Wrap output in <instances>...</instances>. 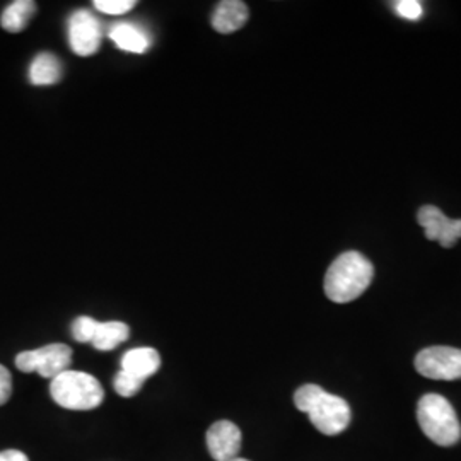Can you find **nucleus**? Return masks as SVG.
Returning <instances> with one entry per match:
<instances>
[{"instance_id": "1", "label": "nucleus", "mask_w": 461, "mask_h": 461, "mask_svg": "<svg viewBox=\"0 0 461 461\" xmlns=\"http://www.w3.org/2000/svg\"><path fill=\"white\" fill-rule=\"evenodd\" d=\"M297 411L308 413L312 424L325 436H337L344 432L352 412L342 396L330 395L318 384H304L294 393Z\"/></svg>"}, {"instance_id": "2", "label": "nucleus", "mask_w": 461, "mask_h": 461, "mask_svg": "<svg viewBox=\"0 0 461 461\" xmlns=\"http://www.w3.org/2000/svg\"><path fill=\"white\" fill-rule=\"evenodd\" d=\"M375 277V267L357 251L342 253L325 276V294L330 301L346 304L363 294Z\"/></svg>"}, {"instance_id": "3", "label": "nucleus", "mask_w": 461, "mask_h": 461, "mask_svg": "<svg viewBox=\"0 0 461 461\" xmlns=\"http://www.w3.org/2000/svg\"><path fill=\"white\" fill-rule=\"evenodd\" d=\"M50 395L62 409L93 411L103 403L104 390L93 375L68 369L51 379Z\"/></svg>"}, {"instance_id": "4", "label": "nucleus", "mask_w": 461, "mask_h": 461, "mask_svg": "<svg viewBox=\"0 0 461 461\" xmlns=\"http://www.w3.org/2000/svg\"><path fill=\"white\" fill-rule=\"evenodd\" d=\"M417 422L429 439L438 446H453L460 441L458 415L445 396L436 393L422 396L417 405Z\"/></svg>"}, {"instance_id": "5", "label": "nucleus", "mask_w": 461, "mask_h": 461, "mask_svg": "<svg viewBox=\"0 0 461 461\" xmlns=\"http://www.w3.org/2000/svg\"><path fill=\"white\" fill-rule=\"evenodd\" d=\"M72 363V348L66 344H50V346L26 350L16 356V366L23 373H38L41 378H57L59 375L68 371Z\"/></svg>"}, {"instance_id": "6", "label": "nucleus", "mask_w": 461, "mask_h": 461, "mask_svg": "<svg viewBox=\"0 0 461 461\" xmlns=\"http://www.w3.org/2000/svg\"><path fill=\"white\" fill-rule=\"evenodd\" d=\"M415 369L424 378L443 381L461 379V348L428 347L417 354Z\"/></svg>"}, {"instance_id": "7", "label": "nucleus", "mask_w": 461, "mask_h": 461, "mask_svg": "<svg viewBox=\"0 0 461 461\" xmlns=\"http://www.w3.org/2000/svg\"><path fill=\"white\" fill-rule=\"evenodd\" d=\"M417 221L424 228L429 241H438L443 248H453L461 240V219H449L434 205L420 207Z\"/></svg>"}, {"instance_id": "8", "label": "nucleus", "mask_w": 461, "mask_h": 461, "mask_svg": "<svg viewBox=\"0 0 461 461\" xmlns=\"http://www.w3.org/2000/svg\"><path fill=\"white\" fill-rule=\"evenodd\" d=\"M68 43L79 57H89L101 45V26L89 11H77L68 19Z\"/></svg>"}, {"instance_id": "9", "label": "nucleus", "mask_w": 461, "mask_h": 461, "mask_svg": "<svg viewBox=\"0 0 461 461\" xmlns=\"http://www.w3.org/2000/svg\"><path fill=\"white\" fill-rule=\"evenodd\" d=\"M241 443L243 434L230 420H217L207 430V447L214 460L228 461L238 458Z\"/></svg>"}, {"instance_id": "10", "label": "nucleus", "mask_w": 461, "mask_h": 461, "mask_svg": "<svg viewBox=\"0 0 461 461\" xmlns=\"http://www.w3.org/2000/svg\"><path fill=\"white\" fill-rule=\"evenodd\" d=\"M159 367H161V356L152 347H137L125 352V356L122 357V371L142 381L156 375Z\"/></svg>"}, {"instance_id": "11", "label": "nucleus", "mask_w": 461, "mask_h": 461, "mask_svg": "<svg viewBox=\"0 0 461 461\" xmlns=\"http://www.w3.org/2000/svg\"><path fill=\"white\" fill-rule=\"evenodd\" d=\"M248 5L241 0H224L217 5L212 16V26L217 33L230 34L247 24Z\"/></svg>"}, {"instance_id": "12", "label": "nucleus", "mask_w": 461, "mask_h": 461, "mask_svg": "<svg viewBox=\"0 0 461 461\" xmlns=\"http://www.w3.org/2000/svg\"><path fill=\"white\" fill-rule=\"evenodd\" d=\"M110 38L115 41L116 47L131 53H146L149 50L148 34L131 23H118L110 30Z\"/></svg>"}, {"instance_id": "13", "label": "nucleus", "mask_w": 461, "mask_h": 461, "mask_svg": "<svg viewBox=\"0 0 461 461\" xmlns=\"http://www.w3.org/2000/svg\"><path fill=\"white\" fill-rule=\"evenodd\" d=\"M62 79L60 60L51 53H40L30 67V81L34 86H53Z\"/></svg>"}, {"instance_id": "14", "label": "nucleus", "mask_w": 461, "mask_h": 461, "mask_svg": "<svg viewBox=\"0 0 461 461\" xmlns=\"http://www.w3.org/2000/svg\"><path fill=\"white\" fill-rule=\"evenodd\" d=\"M131 337V329L122 323V321H104V323H99L96 330H95V335H93V340H91V346L95 347L96 350H113L120 344H123L125 340H129Z\"/></svg>"}, {"instance_id": "15", "label": "nucleus", "mask_w": 461, "mask_h": 461, "mask_svg": "<svg viewBox=\"0 0 461 461\" xmlns=\"http://www.w3.org/2000/svg\"><path fill=\"white\" fill-rule=\"evenodd\" d=\"M36 13V4L32 0H16L13 2L9 7L4 9L2 17H0V24L5 32L9 33H19L23 32L30 19Z\"/></svg>"}, {"instance_id": "16", "label": "nucleus", "mask_w": 461, "mask_h": 461, "mask_svg": "<svg viewBox=\"0 0 461 461\" xmlns=\"http://www.w3.org/2000/svg\"><path fill=\"white\" fill-rule=\"evenodd\" d=\"M144 383H146V381L135 378V376L125 373V371H122V369H120V373H118L115 379H113V386H115L116 393L120 396H123V398H131V396L137 395V393L140 392V388L144 386Z\"/></svg>"}, {"instance_id": "17", "label": "nucleus", "mask_w": 461, "mask_h": 461, "mask_svg": "<svg viewBox=\"0 0 461 461\" xmlns=\"http://www.w3.org/2000/svg\"><path fill=\"white\" fill-rule=\"evenodd\" d=\"M98 327V321L89 318V316H79L76 318V321L72 323V335L77 342L81 344H91L95 330Z\"/></svg>"}, {"instance_id": "18", "label": "nucleus", "mask_w": 461, "mask_h": 461, "mask_svg": "<svg viewBox=\"0 0 461 461\" xmlns=\"http://www.w3.org/2000/svg\"><path fill=\"white\" fill-rule=\"evenodd\" d=\"M135 0H95L93 5L104 13V14H112V16H120L125 14L129 11H132L135 7Z\"/></svg>"}, {"instance_id": "19", "label": "nucleus", "mask_w": 461, "mask_h": 461, "mask_svg": "<svg viewBox=\"0 0 461 461\" xmlns=\"http://www.w3.org/2000/svg\"><path fill=\"white\" fill-rule=\"evenodd\" d=\"M393 7L400 16L405 17L409 21H417L424 14L422 4L417 0H398Z\"/></svg>"}, {"instance_id": "20", "label": "nucleus", "mask_w": 461, "mask_h": 461, "mask_svg": "<svg viewBox=\"0 0 461 461\" xmlns=\"http://www.w3.org/2000/svg\"><path fill=\"white\" fill-rule=\"evenodd\" d=\"M13 393V376L7 367L0 364V405H5Z\"/></svg>"}, {"instance_id": "21", "label": "nucleus", "mask_w": 461, "mask_h": 461, "mask_svg": "<svg viewBox=\"0 0 461 461\" xmlns=\"http://www.w3.org/2000/svg\"><path fill=\"white\" fill-rule=\"evenodd\" d=\"M0 461H30L23 451L17 449H5L0 453Z\"/></svg>"}, {"instance_id": "22", "label": "nucleus", "mask_w": 461, "mask_h": 461, "mask_svg": "<svg viewBox=\"0 0 461 461\" xmlns=\"http://www.w3.org/2000/svg\"><path fill=\"white\" fill-rule=\"evenodd\" d=\"M228 461H249V460H247V458H241V456H238V458H232V460H228Z\"/></svg>"}]
</instances>
